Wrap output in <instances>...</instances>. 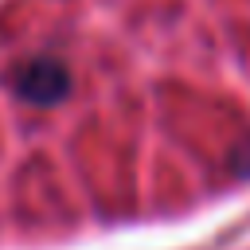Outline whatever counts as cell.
Returning <instances> with one entry per match:
<instances>
[{"mask_svg":"<svg viewBox=\"0 0 250 250\" xmlns=\"http://www.w3.org/2000/svg\"><path fill=\"white\" fill-rule=\"evenodd\" d=\"M12 90L31 105H55L70 90V70L59 59L39 55V59H27L23 66L12 70Z\"/></svg>","mask_w":250,"mask_h":250,"instance_id":"cell-1","label":"cell"}]
</instances>
